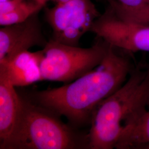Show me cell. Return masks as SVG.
<instances>
[{
	"instance_id": "obj_1",
	"label": "cell",
	"mask_w": 149,
	"mask_h": 149,
	"mask_svg": "<svg viewBox=\"0 0 149 149\" xmlns=\"http://www.w3.org/2000/svg\"><path fill=\"white\" fill-rule=\"evenodd\" d=\"M109 45L95 69L65 85L37 91L34 102L58 116L75 128L90 123L93 113L108 97L119 89L131 73L128 59Z\"/></svg>"
},
{
	"instance_id": "obj_2",
	"label": "cell",
	"mask_w": 149,
	"mask_h": 149,
	"mask_svg": "<svg viewBox=\"0 0 149 149\" xmlns=\"http://www.w3.org/2000/svg\"><path fill=\"white\" fill-rule=\"evenodd\" d=\"M149 93V66L131 73L124 84L95 109L87 134L88 149L115 148L126 124L148 106Z\"/></svg>"
},
{
	"instance_id": "obj_3",
	"label": "cell",
	"mask_w": 149,
	"mask_h": 149,
	"mask_svg": "<svg viewBox=\"0 0 149 149\" xmlns=\"http://www.w3.org/2000/svg\"><path fill=\"white\" fill-rule=\"evenodd\" d=\"M58 116L23 98L21 117L7 149H88L87 135H82Z\"/></svg>"
},
{
	"instance_id": "obj_4",
	"label": "cell",
	"mask_w": 149,
	"mask_h": 149,
	"mask_svg": "<svg viewBox=\"0 0 149 149\" xmlns=\"http://www.w3.org/2000/svg\"><path fill=\"white\" fill-rule=\"evenodd\" d=\"M109 45L103 40L90 48H80L51 39L42 50L43 81L68 84L95 69L104 59Z\"/></svg>"
},
{
	"instance_id": "obj_5",
	"label": "cell",
	"mask_w": 149,
	"mask_h": 149,
	"mask_svg": "<svg viewBox=\"0 0 149 149\" xmlns=\"http://www.w3.org/2000/svg\"><path fill=\"white\" fill-rule=\"evenodd\" d=\"M46 19L53 31L52 39L79 46L81 38L100 16L92 0H68L45 10Z\"/></svg>"
},
{
	"instance_id": "obj_6",
	"label": "cell",
	"mask_w": 149,
	"mask_h": 149,
	"mask_svg": "<svg viewBox=\"0 0 149 149\" xmlns=\"http://www.w3.org/2000/svg\"><path fill=\"white\" fill-rule=\"evenodd\" d=\"M90 32L115 48L149 52V26L124 18L109 5L93 24Z\"/></svg>"
},
{
	"instance_id": "obj_7",
	"label": "cell",
	"mask_w": 149,
	"mask_h": 149,
	"mask_svg": "<svg viewBox=\"0 0 149 149\" xmlns=\"http://www.w3.org/2000/svg\"><path fill=\"white\" fill-rule=\"evenodd\" d=\"M48 42L43 35L38 13L19 23L0 29V64L10 61L17 55Z\"/></svg>"
},
{
	"instance_id": "obj_8",
	"label": "cell",
	"mask_w": 149,
	"mask_h": 149,
	"mask_svg": "<svg viewBox=\"0 0 149 149\" xmlns=\"http://www.w3.org/2000/svg\"><path fill=\"white\" fill-rule=\"evenodd\" d=\"M0 67V149H7L21 115L23 98Z\"/></svg>"
},
{
	"instance_id": "obj_9",
	"label": "cell",
	"mask_w": 149,
	"mask_h": 149,
	"mask_svg": "<svg viewBox=\"0 0 149 149\" xmlns=\"http://www.w3.org/2000/svg\"><path fill=\"white\" fill-rule=\"evenodd\" d=\"M42 50L36 52L29 50L19 54L10 61L1 63L11 83L15 87L31 85L43 81L41 71Z\"/></svg>"
},
{
	"instance_id": "obj_10",
	"label": "cell",
	"mask_w": 149,
	"mask_h": 149,
	"mask_svg": "<svg viewBox=\"0 0 149 149\" xmlns=\"http://www.w3.org/2000/svg\"><path fill=\"white\" fill-rule=\"evenodd\" d=\"M149 146V106H147L126 124L115 148L147 149Z\"/></svg>"
},
{
	"instance_id": "obj_11",
	"label": "cell",
	"mask_w": 149,
	"mask_h": 149,
	"mask_svg": "<svg viewBox=\"0 0 149 149\" xmlns=\"http://www.w3.org/2000/svg\"><path fill=\"white\" fill-rule=\"evenodd\" d=\"M43 7L35 0H24L10 12L0 15V24L5 26L25 21Z\"/></svg>"
},
{
	"instance_id": "obj_12",
	"label": "cell",
	"mask_w": 149,
	"mask_h": 149,
	"mask_svg": "<svg viewBox=\"0 0 149 149\" xmlns=\"http://www.w3.org/2000/svg\"><path fill=\"white\" fill-rule=\"evenodd\" d=\"M109 6L124 18L149 26V6L146 4L135 7L122 5L114 0L108 1Z\"/></svg>"
},
{
	"instance_id": "obj_13",
	"label": "cell",
	"mask_w": 149,
	"mask_h": 149,
	"mask_svg": "<svg viewBox=\"0 0 149 149\" xmlns=\"http://www.w3.org/2000/svg\"><path fill=\"white\" fill-rule=\"evenodd\" d=\"M24 0H0V15L9 12Z\"/></svg>"
},
{
	"instance_id": "obj_14",
	"label": "cell",
	"mask_w": 149,
	"mask_h": 149,
	"mask_svg": "<svg viewBox=\"0 0 149 149\" xmlns=\"http://www.w3.org/2000/svg\"><path fill=\"white\" fill-rule=\"evenodd\" d=\"M108 1V0H107ZM120 4L127 7H135L143 5L145 3V0H114Z\"/></svg>"
},
{
	"instance_id": "obj_15",
	"label": "cell",
	"mask_w": 149,
	"mask_h": 149,
	"mask_svg": "<svg viewBox=\"0 0 149 149\" xmlns=\"http://www.w3.org/2000/svg\"><path fill=\"white\" fill-rule=\"evenodd\" d=\"M35 1H37L38 3H39L41 5L43 6L44 7L46 5V4L49 2H53L56 3V4H57L59 3L64 2L68 0H35Z\"/></svg>"
},
{
	"instance_id": "obj_16",
	"label": "cell",
	"mask_w": 149,
	"mask_h": 149,
	"mask_svg": "<svg viewBox=\"0 0 149 149\" xmlns=\"http://www.w3.org/2000/svg\"><path fill=\"white\" fill-rule=\"evenodd\" d=\"M144 4H146V5L149 6V0H145Z\"/></svg>"
},
{
	"instance_id": "obj_17",
	"label": "cell",
	"mask_w": 149,
	"mask_h": 149,
	"mask_svg": "<svg viewBox=\"0 0 149 149\" xmlns=\"http://www.w3.org/2000/svg\"><path fill=\"white\" fill-rule=\"evenodd\" d=\"M147 105L149 106V93L148 97V100H147Z\"/></svg>"
},
{
	"instance_id": "obj_18",
	"label": "cell",
	"mask_w": 149,
	"mask_h": 149,
	"mask_svg": "<svg viewBox=\"0 0 149 149\" xmlns=\"http://www.w3.org/2000/svg\"><path fill=\"white\" fill-rule=\"evenodd\" d=\"M147 149H149V147H148V148H147Z\"/></svg>"
}]
</instances>
